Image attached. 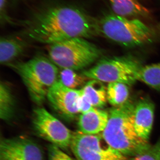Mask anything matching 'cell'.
<instances>
[{"instance_id":"cell-22","label":"cell","mask_w":160,"mask_h":160,"mask_svg":"<svg viewBox=\"0 0 160 160\" xmlns=\"http://www.w3.org/2000/svg\"><path fill=\"white\" fill-rule=\"evenodd\" d=\"M78 106L80 113H84L90 111L94 108L88 98L83 92L82 89H81V92L78 100Z\"/></svg>"},{"instance_id":"cell-1","label":"cell","mask_w":160,"mask_h":160,"mask_svg":"<svg viewBox=\"0 0 160 160\" xmlns=\"http://www.w3.org/2000/svg\"><path fill=\"white\" fill-rule=\"evenodd\" d=\"M26 28L30 39L49 45L98 34V21L82 9L68 6H52L38 12Z\"/></svg>"},{"instance_id":"cell-17","label":"cell","mask_w":160,"mask_h":160,"mask_svg":"<svg viewBox=\"0 0 160 160\" xmlns=\"http://www.w3.org/2000/svg\"><path fill=\"white\" fill-rule=\"evenodd\" d=\"M107 101L114 107H117L128 102L129 90L128 85L123 83L108 84L107 88Z\"/></svg>"},{"instance_id":"cell-16","label":"cell","mask_w":160,"mask_h":160,"mask_svg":"<svg viewBox=\"0 0 160 160\" xmlns=\"http://www.w3.org/2000/svg\"><path fill=\"white\" fill-rule=\"evenodd\" d=\"M14 112V100L11 89L5 82L0 84V118L8 121L13 117Z\"/></svg>"},{"instance_id":"cell-7","label":"cell","mask_w":160,"mask_h":160,"mask_svg":"<svg viewBox=\"0 0 160 160\" xmlns=\"http://www.w3.org/2000/svg\"><path fill=\"white\" fill-rule=\"evenodd\" d=\"M99 134L73 132L70 149L78 160H129L128 157L112 149Z\"/></svg>"},{"instance_id":"cell-9","label":"cell","mask_w":160,"mask_h":160,"mask_svg":"<svg viewBox=\"0 0 160 160\" xmlns=\"http://www.w3.org/2000/svg\"><path fill=\"white\" fill-rule=\"evenodd\" d=\"M1 160H44L42 150L33 140L23 137L3 139L0 143Z\"/></svg>"},{"instance_id":"cell-6","label":"cell","mask_w":160,"mask_h":160,"mask_svg":"<svg viewBox=\"0 0 160 160\" xmlns=\"http://www.w3.org/2000/svg\"><path fill=\"white\" fill-rule=\"evenodd\" d=\"M142 66L138 61L131 57L105 58L82 73L88 79L108 83H123L129 86L137 81Z\"/></svg>"},{"instance_id":"cell-4","label":"cell","mask_w":160,"mask_h":160,"mask_svg":"<svg viewBox=\"0 0 160 160\" xmlns=\"http://www.w3.org/2000/svg\"><path fill=\"white\" fill-rule=\"evenodd\" d=\"M98 34L127 47L141 46L151 42L153 32L138 19H129L109 14L98 21Z\"/></svg>"},{"instance_id":"cell-14","label":"cell","mask_w":160,"mask_h":160,"mask_svg":"<svg viewBox=\"0 0 160 160\" xmlns=\"http://www.w3.org/2000/svg\"><path fill=\"white\" fill-rule=\"evenodd\" d=\"M115 14L124 17H146L150 10L137 0H109Z\"/></svg>"},{"instance_id":"cell-19","label":"cell","mask_w":160,"mask_h":160,"mask_svg":"<svg viewBox=\"0 0 160 160\" xmlns=\"http://www.w3.org/2000/svg\"><path fill=\"white\" fill-rule=\"evenodd\" d=\"M88 79L82 73L78 74L74 70L65 69L59 73L58 81L68 88L77 89L79 87L85 86Z\"/></svg>"},{"instance_id":"cell-3","label":"cell","mask_w":160,"mask_h":160,"mask_svg":"<svg viewBox=\"0 0 160 160\" xmlns=\"http://www.w3.org/2000/svg\"><path fill=\"white\" fill-rule=\"evenodd\" d=\"M22 79L30 98L40 106L58 79V69L48 58L38 56L25 62L8 65Z\"/></svg>"},{"instance_id":"cell-21","label":"cell","mask_w":160,"mask_h":160,"mask_svg":"<svg viewBox=\"0 0 160 160\" xmlns=\"http://www.w3.org/2000/svg\"><path fill=\"white\" fill-rule=\"evenodd\" d=\"M48 154L49 160H72L62 149L52 144L48 147Z\"/></svg>"},{"instance_id":"cell-13","label":"cell","mask_w":160,"mask_h":160,"mask_svg":"<svg viewBox=\"0 0 160 160\" xmlns=\"http://www.w3.org/2000/svg\"><path fill=\"white\" fill-rule=\"evenodd\" d=\"M26 43L12 37L1 38L0 41V62L2 65H9L21 55L26 49Z\"/></svg>"},{"instance_id":"cell-5","label":"cell","mask_w":160,"mask_h":160,"mask_svg":"<svg viewBox=\"0 0 160 160\" xmlns=\"http://www.w3.org/2000/svg\"><path fill=\"white\" fill-rule=\"evenodd\" d=\"M49 46V59L62 69H82L94 63L101 54L100 49L85 38H73Z\"/></svg>"},{"instance_id":"cell-23","label":"cell","mask_w":160,"mask_h":160,"mask_svg":"<svg viewBox=\"0 0 160 160\" xmlns=\"http://www.w3.org/2000/svg\"><path fill=\"white\" fill-rule=\"evenodd\" d=\"M6 2V0H0V9H1V12H2L5 9Z\"/></svg>"},{"instance_id":"cell-18","label":"cell","mask_w":160,"mask_h":160,"mask_svg":"<svg viewBox=\"0 0 160 160\" xmlns=\"http://www.w3.org/2000/svg\"><path fill=\"white\" fill-rule=\"evenodd\" d=\"M138 80L160 92V62L142 66L138 74Z\"/></svg>"},{"instance_id":"cell-15","label":"cell","mask_w":160,"mask_h":160,"mask_svg":"<svg viewBox=\"0 0 160 160\" xmlns=\"http://www.w3.org/2000/svg\"><path fill=\"white\" fill-rule=\"evenodd\" d=\"M94 108H102L107 101V88L103 82L95 80H90L82 88Z\"/></svg>"},{"instance_id":"cell-8","label":"cell","mask_w":160,"mask_h":160,"mask_svg":"<svg viewBox=\"0 0 160 160\" xmlns=\"http://www.w3.org/2000/svg\"><path fill=\"white\" fill-rule=\"evenodd\" d=\"M32 126L36 134L62 149L70 148L73 132L43 107L34 109Z\"/></svg>"},{"instance_id":"cell-20","label":"cell","mask_w":160,"mask_h":160,"mask_svg":"<svg viewBox=\"0 0 160 160\" xmlns=\"http://www.w3.org/2000/svg\"><path fill=\"white\" fill-rule=\"evenodd\" d=\"M129 160H160V139L154 145Z\"/></svg>"},{"instance_id":"cell-12","label":"cell","mask_w":160,"mask_h":160,"mask_svg":"<svg viewBox=\"0 0 160 160\" xmlns=\"http://www.w3.org/2000/svg\"><path fill=\"white\" fill-rule=\"evenodd\" d=\"M109 118L107 112L93 108L80 115L78 124V131L85 134H99L105 130Z\"/></svg>"},{"instance_id":"cell-2","label":"cell","mask_w":160,"mask_h":160,"mask_svg":"<svg viewBox=\"0 0 160 160\" xmlns=\"http://www.w3.org/2000/svg\"><path fill=\"white\" fill-rule=\"evenodd\" d=\"M135 105L130 102L110 109L108 123L102 132L109 146L126 156L134 157L151 146L138 135L135 128Z\"/></svg>"},{"instance_id":"cell-10","label":"cell","mask_w":160,"mask_h":160,"mask_svg":"<svg viewBox=\"0 0 160 160\" xmlns=\"http://www.w3.org/2000/svg\"><path fill=\"white\" fill-rule=\"evenodd\" d=\"M80 92L81 89H70L58 81L49 90L47 99L55 111L65 118L71 120L80 113Z\"/></svg>"},{"instance_id":"cell-11","label":"cell","mask_w":160,"mask_h":160,"mask_svg":"<svg viewBox=\"0 0 160 160\" xmlns=\"http://www.w3.org/2000/svg\"><path fill=\"white\" fill-rule=\"evenodd\" d=\"M154 103L148 98H142L135 105L134 123L138 135L144 139H149L154 119Z\"/></svg>"}]
</instances>
